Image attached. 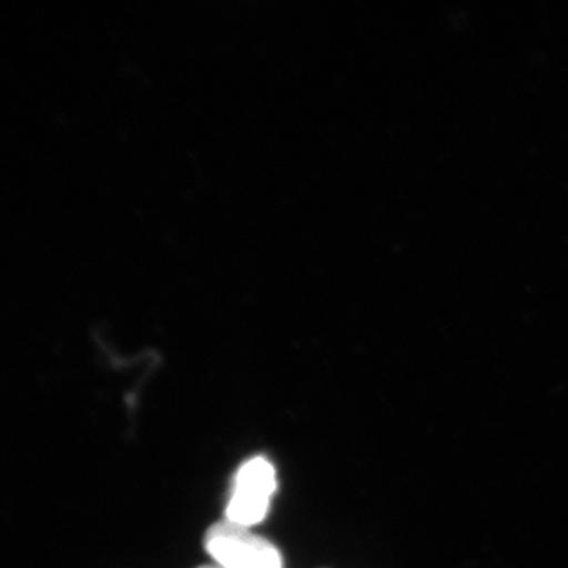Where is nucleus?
<instances>
[{
  "label": "nucleus",
  "instance_id": "nucleus-2",
  "mask_svg": "<svg viewBox=\"0 0 568 568\" xmlns=\"http://www.w3.org/2000/svg\"><path fill=\"white\" fill-rule=\"evenodd\" d=\"M204 545L220 568H283L275 545L230 521L212 526Z\"/></svg>",
  "mask_w": 568,
  "mask_h": 568
},
{
  "label": "nucleus",
  "instance_id": "nucleus-3",
  "mask_svg": "<svg viewBox=\"0 0 568 568\" xmlns=\"http://www.w3.org/2000/svg\"><path fill=\"white\" fill-rule=\"evenodd\" d=\"M200 568H220L219 566H212V567H200Z\"/></svg>",
  "mask_w": 568,
  "mask_h": 568
},
{
  "label": "nucleus",
  "instance_id": "nucleus-1",
  "mask_svg": "<svg viewBox=\"0 0 568 568\" xmlns=\"http://www.w3.org/2000/svg\"><path fill=\"white\" fill-rule=\"evenodd\" d=\"M278 480L274 465L254 457L239 467L226 506V521L241 528H253L267 517Z\"/></svg>",
  "mask_w": 568,
  "mask_h": 568
}]
</instances>
